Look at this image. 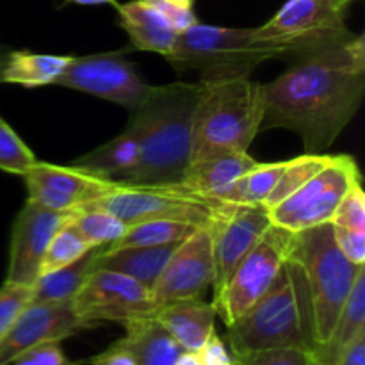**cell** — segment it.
Returning <instances> with one entry per match:
<instances>
[{
    "mask_svg": "<svg viewBox=\"0 0 365 365\" xmlns=\"http://www.w3.org/2000/svg\"><path fill=\"white\" fill-rule=\"evenodd\" d=\"M66 2L77 4V6H106V4L118 6L116 0H66Z\"/></svg>",
    "mask_w": 365,
    "mask_h": 365,
    "instance_id": "b9f144b4",
    "label": "cell"
},
{
    "mask_svg": "<svg viewBox=\"0 0 365 365\" xmlns=\"http://www.w3.org/2000/svg\"><path fill=\"white\" fill-rule=\"evenodd\" d=\"M73 212H57L27 200L11 228L6 282L32 287L38 282L43 257L50 241Z\"/></svg>",
    "mask_w": 365,
    "mask_h": 365,
    "instance_id": "2e32d148",
    "label": "cell"
},
{
    "mask_svg": "<svg viewBox=\"0 0 365 365\" xmlns=\"http://www.w3.org/2000/svg\"><path fill=\"white\" fill-rule=\"evenodd\" d=\"M157 9L163 13V16L170 21L171 27L180 34L185 29L192 27L195 24H198V18H196L195 11L187 9V7H180L177 4H171L168 0H150Z\"/></svg>",
    "mask_w": 365,
    "mask_h": 365,
    "instance_id": "74e56055",
    "label": "cell"
},
{
    "mask_svg": "<svg viewBox=\"0 0 365 365\" xmlns=\"http://www.w3.org/2000/svg\"><path fill=\"white\" fill-rule=\"evenodd\" d=\"M330 225L339 250L351 262L365 264V192L362 182L349 189Z\"/></svg>",
    "mask_w": 365,
    "mask_h": 365,
    "instance_id": "d4e9b609",
    "label": "cell"
},
{
    "mask_svg": "<svg viewBox=\"0 0 365 365\" xmlns=\"http://www.w3.org/2000/svg\"><path fill=\"white\" fill-rule=\"evenodd\" d=\"M287 160L280 163H257L250 171H246L234 187L225 196V203L235 205H264L267 196L273 191L278 177L284 171Z\"/></svg>",
    "mask_w": 365,
    "mask_h": 365,
    "instance_id": "f1b7e54d",
    "label": "cell"
},
{
    "mask_svg": "<svg viewBox=\"0 0 365 365\" xmlns=\"http://www.w3.org/2000/svg\"><path fill=\"white\" fill-rule=\"evenodd\" d=\"M355 0H287L269 21L257 29L264 41L280 46L285 59L317 52L351 38L346 27Z\"/></svg>",
    "mask_w": 365,
    "mask_h": 365,
    "instance_id": "52a82bcc",
    "label": "cell"
},
{
    "mask_svg": "<svg viewBox=\"0 0 365 365\" xmlns=\"http://www.w3.org/2000/svg\"><path fill=\"white\" fill-rule=\"evenodd\" d=\"M227 328L232 356L273 348L316 349L305 278L291 253L266 294Z\"/></svg>",
    "mask_w": 365,
    "mask_h": 365,
    "instance_id": "3957f363",
    "label": "cell"
},
{
    "mask_svg": "<svg viewBox=\"0 0 365 365\" xmlns=\"http://www.w3.org/2000/svg\"><path fill=\"white\" fill-rule=\"evenodd\" d=\"M257 160L248 152L227 153V155L209 157V159L192 160L178 184L203 198L225 202L235 182L252 170Z\"/></svg>",
    "mask_w": 365,
    "mask_h": 365,
    "instance_id": "ffe728a7",
    "label": "cell"
},
{
    "mask_svg": "<svg viewBox=\"0 0 365 365\" xmlns=\"http://www.w3.org/2000/svg\"><path fill=\"white\" fill-rule=\"evenodd\" d=\"M359 182H362V175L351 155H331L323 170L267 210L271 225L298 234L330 223L344 196Z\"/></svg>",
    "mask_w": 365,
    "mask_h": 365,
    "instance_id": "9c48e42d",
    "label": "cell"
},
{
    "mask_svg": "<svg viewBox=\"0 0 365 365\" xmlns=\"http://www.w3.org/2000/svg\"><path fill=\"white\" fill-rule=\"evenodd\" d=\"M291 257L305 278L316 348L327 342L365 264H355L339 250L331 225L294 234Z\"/></svg>",
    "mask_w": 365,
    "mask_h": 365,
    "instance_id": "5b68a950",
    "label": "cell"
},
{
    "mask_svg": "<svg viewBox=\"0 0 365 365\" xmlns=\"http://www.w3.org/2000/svg\"><path fill=\"white\" fill-rule=\"evenodd\" d=\"M88 364L89 365H135V359L130 353V349L118 341L114 342L113 346H109L106 351H102L100 355L89 359Z\"/></svg>",
    "mask_w": 365,
    "mask_h": 365,
    "instance_id": "f35d334b",
    "label": "cell"
},
{
    "mask_svg": "<svg viewBox=\"0 0 365 365\" xmlns=\"http://www.w3.org/2000/svg\"><path fill=\"white\" fill-rule=\"evenodd\" d=\"M180 242L163 246H132V248H107L102 246L96 253L95 267L116 271L128 278L141 282L152 289L163 273L171 253Z\"/></svg>",
    "mask_w": 365,
    "mask_h": 365,
    "instance_id": "44dd1931",
    "label": "cell"
},
{
    "mask_svg": "<svg viewBox=\"0 0 365 365\" xmlns=\"http://www.w3.org/2000/svg\"><path fill=\"white\" fill-rule=\"evenodd\" d=\"M36 160L38 159L25 145L24 139L11 128L6 120L0 118V171L24 177Z\"/></svg>",
    "mask_w": 365,
    "mask_h": 365,
    "instance_id": "d6a6232c",
    "label": "cell"
},
{
    "mask_svg": "<svg viewBox=\"0 0 365 365\" xmlns=\"http://www.w3.org/2000/svg\"><path fill=\"white\" fill-rule=\"evenodd\" d=\"M32 287L13 282H4L0 287V341L16 323L18 316L31 303Z\"/></svg>",
    "mask_w": 365,
    "mask_h": 365,
    "instance_id": "e575fe53",
    "label": "cell"
},
{
    "mask_svg": "<svg viewBox=\"0 0 365 365\" xmlns=\"http://www.w3.org/2000/svg\"><path fill=\"white\" fill-rule=\"evenodd\" d=\"M200 365H234V356L230 349L223 342V339L216 334V330L207 337L202 348L196 351Z\"/></svg>",
    "mask_w": 365,
    "mask_h": 365,
    "instance_id": "8d00e7d4",
    "label": "cell"
},
{
    "mask_svg": "<svg viewBox=\"0 0 365 365\" xmlns=\"http://www.w3.org/2000/svg\"><path fill=\"white\" fill-rule=\"evenodd\" d=\"M289 63L280 77L260 86V130L287 128L302 138L305 153H323L364 100L365 38L353 34Z\"/></svg>",
    "mask_w": 365,
    "mask_h": 365,
    "instance_id": "6da1fadb",
    "label": "cell"
},
{
    "mask_svg": "<svg viewBox=\"0 0 365 365\" xmlns=\"http://www.w3.org/2000/svg\"><path fill=\"white\" fill-rule=\"evenodd\" d=\"M173 365H200V360H198V356H196V353L182 351L180 356L175 360Z\"/></svg>",
    "mask_w": 365,
    "mask_h": 365,
    "instance_id": "60d3db41",
    "label": "cell"
},
{
    "mask_svg": "<svg viewBox=\"0 0 365 365\" xmlns=\"http://www.w3.org/2000/svg\"><path fill=\"white\" fill-rule=\"evenodd\" d=\"M91 246L81 234H78L77 228L73 227L71 220L66 225L59 228L56 232V235L50 241L48 248H46L45 257H43L41 262V271H39V277L41 274L50 273V271L61 269L64 266H70L75 260L81 259L86 252H89Z\"/></svg>",
    "mask_w": 365,
    "mask_h": 365,
    "instance_id": "1f68e13d",
    "label": "cell"
},
{
    "mask_svg": "<svg viewBox=\"0 0 365 365\" xmlns=\"http://www.w3.org/2000/svg\"><path fill=\"white\" fill-rule=\"evenodd\" d=\"M11 365H68V360L59 342H46L18 355Z\"/></svg>",
    "mask_w": 365,
    "mask_h": 365,
    "instance_id": "d590c367",
    "label": "cell"
},
{
    "mask_svg": "<svg viewBox=\"0 0 365 365\" xmlns=\"http://www.w3.org/2000/svg\"><path fill=\"white\" fill-rule=\"evenodd\" d=\"M182 351L196 353L216 328V307L203 298L177 299L160 305L153 314Z\"/></svg>",
    "mask_w": 365,
    "mask_h": 365,
    "instance_id": "ac0fdd59",
    "label": "cell"
},
{
    "mask_svg": "<svg viewBox=\"0 0 365 365\" xmlns=\"http://www.w3.org/2000/svg\"><path fill=\"white\" fill-rule=\"evenodd\" d=\"M335 365H365V331L356 335L353 342L346 346Z\"/></svg>",
    "mask_w": 365,
    "mask_h": 365,
    "instance_id": "ab89813d",
    "label": "cell"
},
{
    "mask_svg": "<svg viewBox=\"0 0 365 365\" xmlns=\"http://www.w3.org/2000/svg\"><path fill=\"white\" fill-rule=\"evenodd\" d=\"M56 84L113 102L130 113L148 100L153 89L120 52L71 57Z\"/></svg>",
    "mask_w": 365,
    "mask_h": 365,
    "instance_id": "7c38bea8",
    "label": "cell"
},
{
    "mask_svg": "<svg viewBox=\"0 0 365 365\" xmlns=\"http://www.w3.org/2000/svg\"><path fill=\"white\" fill-rule=\"evenodd\" d=\"M198 225L187 221L173 220H148L128 225L127 232L118 241L107 245V248H132V246H163L182 242L192 232L198 230Z\"/></svg>",
    "mask_w": 365,
    "mask_h": 365,
    "instance_id": "83f0119b",
    "label": "cell"
},
{
    "mask_svg": "<svg viewBox=\"0 0 365 365\" xmlns=\"http://www.w3.org/2000/svg\"><path fill=\"white\" fill-rule=\"evenodd\" d=\"M77 316L88 324H128L152 317L157 307L152 289L110 269L95 267L71 299Z\"/></svg>",
    "mask_w": 365,
    "mask_h": 365,
    "instance_id": "8fae6325",
    "label": "cell"
},
{
    "mask_svg": "<svg viewBox=\"0 0 365 365\" xmlns=\"http://www.w3.org/2000/svg\"><path fill=\"white\" fill-rule=\"evenodd\" d=\"M214 284L212 232L200 227L171 253L163 273L152 287L155 307L177 299L202 298Z\"/></svg>",
    "mask_w": 365,
    "mask_h": 365,
    "instance_id": "9a60e30c",
    "label": "cell"
},
{
    "mask_svg": "<svg viewBox=\"0 0 365 365\" xmlns=\"http://www.w3.org/2000/svg\"><path fill=\"white\" fill-rule=\"evenodd\" d=\"M89 205L102 207L116 214L127 225L148 220H173L209 227L225 207V202L203 198L182 184H121L116 191Z\"/></svg>",
    "mask_w": 365,
    "mask_h": 365,
    "instance_id": "ba28073f",
    "label": "cell"
},
{
    "mask_svg": "<svg viewBox=\"0 0 365 365\" xmlns=\"http://www.w3.org/2000/svg\"><path fill=\"white\" fill-rule=\"evenodd\" d=\"M125 330L120 342L130 349L135 365H173L180 356L182 348L153 316L132 321Z\"/></svg>",
    "mask_w": 365,
    "mask_h": 365,
    "instance_id": "cb8c5ba5",
    "label": "cell"
},
{
    "mask_svg": "<svg viewBox=\"0 0 365 365\" xmlns=\"http://www.w3.org/2000/svg\"><path fill=\"white\" fill-rule=\"evenodd\" d=\"M330 159L331 155H328V153H303L296 159L287 160L284 171H282L277 184H274L273 191L264 202V207L269 210L280 202H284L296 189H299L305 182H309L317 171L323 170L330 163Z\"/></svg>",
    "mask_w": 365,
    "mask_h": 365,
    "instance_id": "4dcf8cb0",
    "label": "cell"
},
{
    "mask_svg": "<svg viewBox=\"0 0 365 365\" xmlns=\"http://www.w3.org/2000/svg\"><path fill=\"white\" fill-rule=\"evenodd\" d=\"M294 234L271 225L252 252L239 262L223 291L212 298L217 317L230 327L273 285L291 253Z\"/></svg>",
    "mask_w": 365,
    "mask_h": 365,
    "instance_id": "30bf717a",
    "label": "cell"
},
{
    "mask_svg": "<svg viewBox=\"0 0 365 365\" xmlns=\"http://www.w3.org/2000/svg\"><path fill=\"white\" fill-rule=\"evenodd\" d=\"M139 155H141V139H139L138 127L130 120L120 135L75 159L73 164L100 177L121 182L138 166Z\"/></svg>",
    "mask_w": 365,
    "mask_h": 365,
    "instance_id": "7402d4cb",
    "label": "cell"
},
{
    "mask_svg": "<svg viewBox=\"0 0 365 365\" xmlns=\"http://www.w3.org/2000/svg\"><path fill=\"white\" fill-rule=\"evenodd\" d=\"M198 82L191 163L248 152L262 125V84L250 77Z\"/></svg>",
    "mask_w": 365,
    "mask_h": 365,
    "instance_id": "277c9868",
    "label": "cell"
},
{
    "mask_svg": "<svg viewBox=\"0 0 365 365\" xmlns=\"http://www.w3.org/2000/svg\"><path fill=\"white\" fill-rule=\"evenodd\" d=\"M93 328L77 316L73 303H29L0 341V365H11L18 355L34 346L61 342Z\"/></svg>",
    "mask_w": 365,
    "mask_h": 365,
    "instance_id": "e0dca14e",
    "label": "cell"
},
{
    "mask_svg": "<svg viewBox=\"0 0 365 365\" xmlns=\"http://www.w3.org/2000/svg\"><path fill=\"white\" fill-rule=\"evenodd\" d=\"M365 331V269L360 271L348 302L342 307V312L331 330L327 342L314 349L319 365H335L339 356L344 351L346 346L353 342V339Z\"/></svg>",
    "mask_w": 365,
    "mask_h": 365,
    "instance_id": "484cf974",
    "label": "cell"
},
{
    "mask_svg": "<svg viewBox=\"0 0 365 365\" xmlns=\"http://www.w3.org/2000/svg\"><path fill=\"white\" fill-rule=\"evenodd\" d=\"M168 2L177 4V6H180V7H187V9H192V6H195L196 0H168Z\"/></svg>",
    "mask_w": 365,
    "mask_h": 365,
    "instance_id": "7bdbcfd3",
    "label": "cell"
},
{
    "mask_svg": "<svg viewBox=\"0 0 365 365\" xmlns=\"http://www.w3.org/2000/svg\"><path fill=\"white\" fill-rule=\"evenodd\" d=\"M285 59L277 45L264 41L257 29L195 24L177 36L166 61L177 71H196L200 81L250 77L260 63Z\"/></svg>",
    "mask_w": 365,
    "mask_h": 365,
    "instance_id": "8992f818",
    "label": "cell"
},
{
    "mask_svg": "<svg viewBox=\"0 0 365 365\" xmlns=\"http://www.w3.org/2000/svg\"><path fill=\"white\" fill-rule=\"evenodd\" d=\"M269 227V212L264 205L225 203L216 220L209 225L212 232L214 298L223 291L239 262L252 252Z\"/></svg>",
    "mask_w": 365,
    "mask_h": 365,
    "instance_id": "5bb4252c",
    "label": "cell"
},
{
    "mask_svg": "<svg viewBox=\"0 0 365 365\" xmlns=\"http://www.w3.org/2000/svg\"><path fill=\"white\" fill-rule=\"evenodd\" d=\"M100 248L102 246L91 248L70 266L41 274L32 285L31 303H57L73 299L88 274L95 269V259Z\"/></svg>",
    "mask_w": 365,
    "mask_h": 365,
    "instance_id": "4316f807",
    "label": "cell"
},
{
    "mask_svg": "<svg viewBox=\"0 0 365 365\" xmlns=\"http://www.w3.org/2000/svg\"><path fill=\"white\" fill-rule=\"evenodd\" d=\"M116 9L121 29L128 34L134 48L159 53L164 59L170 56L178 32L150 0L118 4Z\"/></svg>",
    "mask_w": 365,
    "mask_h": 365,
    "instance_id": "d6986e66",
    "label": "cell"
},
{
    "mask_svg": "<svg viewBox=\"0 0 365 365\" xmlns=\"http://www.w3.org/2000/svg\"><path fill=\"white\" fill-rule=\"evenodd\" d=\"M29 200L57 212H73L116 191L123 182L100 177L84 168L71 164L39 163L36 160L24 175Z\"/></svg>",
    "mask_w": 365,
    "mask_h": 365,
    "instance_id": "4fadbf2b",
    "label": "cell"
},
{
    "mask_svg": "<svg viewBox=\"0 0 365 365\" xmlns=\"http://www.w3.org/2000/svg\"><path fill=\"white\" fill-rule=\"evenodd\" d=\"M71 223L91 246H107L127 232L128 225L102 207L86 205L75 210Z\"/></svg>",
    "mask_w": 365,
    "mask_h": 365,
    "instance_id": "f546056e",
    "label": "cell"
},
{
    "mask_svg": "<svg viewBox=\"0 0 365 365\" xmlns=\"http://www.w3.org/2000/svg\"><path fill=\"white\" fill-rule=\"evenodd\" d=\"M0 63H2V57H0Z\"/></svg>",
    "mask_w": 365,
    "mask_h": 365,
    "instance_id": "ee69618b",
    "label": "cell"
},
{
    "mask_svg": "<svg viewBox=\"0 0 365 365\" xmlns=\"http://www.w3.org/2000/svg\"><path fill=\"white\" fill-rule=\"evenodd\" d=\"M73 56H56V53H36L29 50H16L2 57L0 63V82L24 86V88H41L56 84L70 64Z\"/></svg>",
    "mask_w": 365,
    "mask_h": 365,
    "instance_id": "603a6c76",
    "label": "cell"
},
{
    "mask_svg": "<svg viewBox=\"0 0 365 365\" xmlns=\"http://www.w3.org/2000/svg\"><path fill=\"white\" fill-rule=\"evenodd\" d=\"M234 365H319L307 348H273L234 356Z\"/></svg>",
    "mask_w": 365,
    "mask_h": 365,
    "instance_id": "836d02e7",
    "label": "cell"
},
{
    "mask_svg": "<svg viewBox=\"0 0 365 365\" xmlns=\"http://www.w3.org/2000/svg\"><path fill=\"white\" fill-rule=\"evenodd\" d=\"M200 82H171L153 86L148 100L134 110L141 139L139 163L123 184H178L191 164L192 114L198 100Z\"/></svg>",
    "mask_w": 365,
    "mask_h": 365,
    "instance_id": "7a4b0ae2",
    "label": "cell"
}]
</instances>
